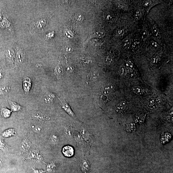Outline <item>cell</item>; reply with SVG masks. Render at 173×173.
<instances>
[{
    "label": "cell",
    "mask_w": 173,
    "mask_h": 173,
    "mask_svg": "<svg viewBox=\"0 0 173 173\" xmlns=\"http://www.w3.org/2000/svg\"><path fill=\"white\" fill-rule=\"evenodd\" d=\"M2 165V160H0V167H1Z\"/></svg>",
    "instance_id": "e575fe53"
},
{
    "label": "cell",
    "mask_w": 173,
    "mask_h": 173,
    "mask_svg": "<svg viewBox=\"0 0 173 173\" xmlns=\"http://www.w3.org/2000/svg\"><path fill=\"white\" fill-rule=\"evenodd\" d=\"M6 56L7 59L9 61L12 63H14V59L15 58V54L14 51L12 49H9L7 51L6 53Z\"/></svg>",
    "instance_id": "5bb4252c"
},
{
    "label": "cell",
    "mask_w": 173,
    "mask_h": 173,
    "mask_svg": "<svg viewBox=\"0 0 173 173\" xmlns=\"http://www.w3.org/2000/svg\"><path fill=\"white\" fill-rule=\"evenodd\" d=\"M126 129L127 132L129 133H131L135 130V128L134 125L133 124H129L127 126Z\"/></svg>",
    "instance_id": "d6986e66"
},
{
    "label": "cell",
    "mask_w": 173,
    "mask_h": 173,
    "mask_svg": "<svg viewBox=\"0 0 173 173\" xmlns=\"http://www.w3.org/2000/svg\"><path fill=\"white\" fill-rule=\"evenodd\" d=\"M152 30L154 34L156 37H158L159 35V33L157 28L156 27L153 26L152 28Z\"/></svg>",
    "instance_id": "44dd1931"
},
{
    "label": "cell",
    "mask_w": 173,
    "mask_h": 173,
    "mask_svg": "<svg viewBox=\"0 0 173 173\" xmlns=\"http://www.w3.org/2000/svg\"><path fill=\"white\" fill-rule=\"evenodd\" d=\"M105 33L103 31H98L96 32L95 34V35L97 37H102L104 35Z\"/></svg>",
    "instance_id": "7402d4cb"
},
{
    "label": "cell",
    "mask_w": 173,
    "mask_h": 173,
    "mask_svg": "<svg viewBox=\"0 0 173 173\" xmlns=\"http://www.w3.org/2000/svg\"><path fill=\"white\" fill-rule=\"evenodd\" d=\"M28 159L32 160L33 159H36L37 160H40L42 159V157L40 154H39L35 151H32L28 155Z\"/></svg>",
    "instance_id": "8fae6325"
},
{
    "label": "cell",
    "mask_w": 173,
    "mask_h": 173,
    "mask_svg": "<svg viewBox=\"0 0 173 173\" xmlns=\"http://www.w3.org/2000/svg\"><path fill=\"white\" fill-rule=\"evenodd\" d=\"M54 74L58 79H60L63 76V68L60 65L58 64L55 67Z\"/></svg>",
    "instance_id": "30bf717a"
},
{
    "label": "cell",
    "mask_w": 173,
    "mask_h": 173,
    "mask_svg": "<svg viewBox=\"0 0 173 173\" xmlns=\"http://www.w3.org/2000/svg\"><path fill=\"white\" fill-rule=\"evenodd\" d=\"M47 37L48 38H51L54 36V34L53 33H50L47 35Z\"/></svg>",
    "instance_id": "83f0119b"
},
{
    "label": "cell",
    "mask_w": 173,
    "mask_h": 173,
    "mask_svg": "<svg viewBox=\"0 0 173 173\" xmlns=\"http://www.w3.org/2000/svg\"><path fill=\"white\" fill-rule=\"evenodd\" d=\"M147 36V32L145 30L143 31L142 32V38L143 40H145L146 38V36Z\"/></svg>",
    "instance_id": "d4e9b609"
},
{
    "label": "cell",
    "mask_w": 173,
    "mask_h": 173,
    "mask_svg": "<svg viewBox=\"0 0 173 173\" xmlns=\"http://www.w3.org/2000/svg\"><path fill=\"white\" fill-rule=\"evenodd\" d=\"M4 76L3 73L2 71L0 70V80L2 79Z\"/></svg>",
    "instance_id": "f546056e"
},
{
    "label": "cell",
    "mask_w": 173,
    "mask_h": 173,
    "mask_svg": "<svg viewBox=\"0 0 173 173\" xmlns=\"http://www.w3.org/2000/svg\"><path fill=\"white\" fill-rule=\"evenodd\" d=\"M33 117L34 118L37 119L39 120L43 119L44 116L42 113L40 112H37L35 113L33 115Z\"/></svg>",
    "instance_id": "ac0fdd59"
},
{
    "label": "cell",
    "mask_w": 173,
    "mask_h": 173,
    "mask_svg": "<svg viewBox=\"0 0 173 173\" xmlns=\"http://www.w3.org/2000/svg\"><path fill=\"white\" fill-rule=\"evenodd\" d=\"M12 111L8 108H2L1 110V114L3 117L5 118H9L10 117Z\"/></svg>",
    "instance_id": "4fadbf2b"
},
{
    "label": "cell",
    "mask_w": 173,
    "mask_h": 173,
    "mask_svg": "<svg viewBox=\"0 0 173 173\" xmlns=\"http://www.w3.org/2000/svg\"><path fill=\"white\" fill-rule=\"evenodd\" d=\"M136 45L135 44V43L134 42V43H133V44H132V46L133 48H134L136 47Z\"/></svg>",
    "instance_id": "d6a6232c"
},
{
    "label": "cell",
    "mask_w": 173,
    "mask_h": 173,
    "mask_svg": "<svg viewBox=\"0 0 173 173\" xmlns=\"http://www.w3.org/2000/svg\"><path fill=\"white\" fill-rule=\"evenodd\" d=\"M107 18L108 20H109L111 18V16L110 15H109L107 16Z\"/></svg>",
    "instance_id": "836d02e7"
},
{
    "label": "cell",
    "mask_w": 173,
    "mask_h": 173,
    "mask_svg": "<svg viewBox=\"0 0 173 173\" xmlns=\"http://www.w3.org/2000/svg\"><path fill=\"white\" fill-rule=\"evenodd\" d=\"M54 94L52 93L47 92L45 95L44 100V102L46 103H50L52 102L54 98Z\"/></svg>",
    "instance_id": "7c38bea8"
},
{
    "label": "cell",
    "mask_w": 173,
    "mask_h": 173,
    "mask_svg": "<svg viewBox=\"0 0 173 173\" xmlns=\"http://www.w3.org/2000/svg\"><path fill=\"white\" fill-rule=\"evenodd\" d=\"M32 82L30 78L26 77L24 78L23 81V87L25 92L26 94L30 92L32 87Z\"/></svg>",
    "instance_id": "6da1fadb"
},
{
    "label": "cell",
    "mask_w": 173,
    "mask_h": 173,
    "mask_svg": "<svg viewBox=\"0 0 173 173\" xmlns=\"http://www.w3.org/2000/svg\"><path fill=\"white\" fill-rule=\"evenodd\" d=\"M0 150L3 151L4 152H7L8 150V145L4 140L0 138Z\"/></svg>",
    "instance_id": "2e32d148"
},
{
    "label": "cell",
    "mask_w": 173,
    "mask_h": 173,
    "mask_svg": "<svg viewBox=\"0 0 173 173\" xmlns=\"http://www.w3.org/2000/svg\"><path fill=\"white\" fill-rule=\"evenodd\" d=\"M3 137L8 138L16 135V132L15 129L13 128H9L4 131L1 134Z\"/></svg>",
    "instance_id": "52a82bcc"
},
{
    "label": "cell",
    "mask_w": 173,
    "mask_h": 173,
    "mask_svg": "<svg viewBox=\"0 0 173 173\" xmlns=\"http://www.w3.org/2000/svg\"><path fill=\"white\" fill-rule=\"evenodd\" d=\"M16 59L19 63H23L25 59V54L21 49L16 47Z\"/></svg>",
    "instance_id": "277c9868"
},
{
    "label": "cell",
    "mask_w": 173,
    "mask_h": 173,
    "mask_svg": "<svg viewBox=\"0 0 173 173\" xmlns=\"http://www.w3.org/2000/svg\"><path fill=\"white\" fill-rule=\"evenodd\" d=\"M119 35H121L124 34V29H120L119 30L118 32Z\"/></svg>",
    "instance_id": "4316f807"
},
{
    "label": "cell",
    "mask_w": 173,
    "mask_h": 173,
    "mask_svg": "<svg viewBox=\"0 0 173 173\" xmlns=\"http://www.w3.org/2000/svg\"><path fill=\"white\" fill-rule=\"evenodd\" d=\"M62 153L65 156L67 157H71L74 155V150L72 147L67 146L62 149Z\"/></svg>",
    "instance_id": "3957f363"
},
{
    "label": "cell",
    "mask_w": 173,
    "mask_h": 173,
    "mask_svg": "<svg viewBox=\"0 0 173 173\" xmlns=\"http://www.w3.org/2000/svg\"><path fill=\"white\" fill-rule=\"evenodd\" d=\"M32 129H33V130L35 132H40L41 131V128L40 127L38 126H32Z\"/></svg>",
    "instance_id": "603a6c76"
},
{
    "label": "cell",
    "mask_w": 173,
    "mask_h": 173,
    "mask_svg": "<svg viewBox=\"0 0 173 173\" xmlns=\"http://www.w3.org/2000/svg\"><path fill=\"white\" fill-rule=\"evenodd\" d=\"M113 91V89L112 86H106L102 89L101 93L102 95L109 98L112 94Z\"/></svg>",
    "instance_id": "ba28073f"
},
{
    "label": "cell",
    "mask_w": 173,
    "mask_h": 173,
    "mask_svg": "<svg viewBox=\"0 0 173 173\" xmlns=\"http://www.w3.org/2000/svg\"><path fill=\"white\" fill-rule=\"evenodd\" d=\"M150 4V2H146L145 5L146 6H149Z\"/></svg>",
    "instance_id": "1f68e13d"
},
{
    "label": "cell",
    "mask_w": 173,
    "mask_h": 173,
    "mask_svg": "<svg viewBox=\"0 0 173 173\" xmlns=\"http://www.w3.org/2000/svg\"><path fill=\"white\" fill-rule=\"evenodd\" d=\"M151 44L152 46L155 48H157L158 47V44L157 43L153 41H152L151 42Z\"/></svg>",
    "instance_id": "cb8c5ba5"
},
{
    "label": "cell",
    "mask_w": 173,
    "mask_h": 173,
    "mask_svg": "<svg viewBox=\"0 0 173 173\" xmlns=\"http://www.w3.org/2000/svg\"><path fill=\"white\" fill-rule=\"evenodd\" d=\"M128 106V104L125 101L120 102L117 106V110L118 111H121L126 109Z\"/></svg>",
    "instance_id": "9a60e30c"
},
{
    "label": "cell",
    "mask_w": 173,
    "mask_h": 173,
    "mask_svg": "<svg viewBox=\"0 0 173 173\" xmlns=\"http://www.w3.org/2000/svg\"><path fill=\"white\" fill-rule=\"evenodd\" d=\"M47 21L44 18L40 19L35 23L32 29H36L38 30H42L45 28L47 25Z\"/></svg>",
    "instance_id": "7a4b0ae2"
},
{
    "label": "cell",
    "mask_w": 173,
    "mask_h": 173,
    "mask_svg": "<svg viewBox=\"0 0 173 173\" xmlns=\"http://www.w3.org/2000/svg\"><path fill=\"white\" fill-rule=\"evenodd\" d=\"M75 19L76 21H77L78 22H81L83 20V17L81 15L77 14L75 16Z\"/></svg>",
    "instance_id": "ffe728a7"
},
{
    "label": "cell",
    "mask_w": 173,
    "mask_h": 173,
    "mask_svg": "<svg viewBox=\"0 0 173 173\" xmlns=\"http://www.w3.org/2000/svg\"><path fill=\"white\" fill-rule=\"evenodd\" d=\"M141 12L140 11H136V13H135V16L136 17H139L140 15H141Z\"/></svg>",
    "instance_id": "f1b7e54d"
},
{
    "label": "cell",
    "mask_w": 173,
    "mask_h": 173,
    "mask_svg": "<svg viewBox=\"0 0 173 173\" xmlns=\"http://www.w3.org/2000/svg\"><path fill=\"white\" fill-rule=\"evenodd\" d=\"M31 147L30 141L27 139H25L23 140L20 145V148L21 150L23 152H27L29 151Z\"/></svg>",
    "instance_id": "5b68a950"
},
{
    "label": "cell",
    "mask_w": 173,
    "mask_h": 173,
    "mask_svg": "<svg viewBox=\"0 0 173 173\" xmlns=\"http://www.w3.org/2000/svg\"><path fill=\"white\" fill-rule=\"evenodd\" d=\"M9 101L11 110L12 112H18L21 110V107L19 104L13 101L10 100Z\"/></svg>",
    "instance_id": "9c48e42d"
},
{
    "label": "cell",
    "mask_w": 173,
    "mask_h": 173,
    "mask_svg": "<svg viewBox=\"0 0 173 173\" xmlns=\"http://www.w3.org/2000/svg\"><path fill=\"white\" fill-rule=\"evenodd\" d=\"M59 99L60 100L61 102L62 108L70 116L73 117H74V113L71 110L69 105H68L67 103L64 100L60 99L59 98Z\"/></svg>",
    "instance_id": "8992f818"
},
{
    "label": "cell",
    "mask_w": 173,
    "mask_h": 173,
    "mask_svg": "<svg viewBox=\"0 0 173 173\" xmlns=\"http://www.w3.org/2000/svg\"><path fill=\"white\" fill-rule=\"evenodd\" d=\"M35 173H45V171L42 170H34Z\"/></svg>",
    "instance_id": "484cf974"
},
{
    "label": "cell",
    "mask_w": 173,
    "mask_h": 173,
    "mask_svg": "<svg viewBox=\"0 0 173 173\" xmlns=\"http://www.w3.org/2000/svg\"><path fill=\"white\" fill-rule=\"evenodd\" d=\"M118 7L120 9H123L124 8L123 6L121 4H119L118 5Z\"/></svg>",
    "instance_id": "4dcf8cb0"
},
{
    "label": "cell",
    "mask_w": 173,
    "mask_h": 173,
    "mask_svg": "<svg viewBox=\"0 0 173 173\" xmlns=\"http://www.w3.org/2000/svg\"><path fill=\"white\" fill-rule=\"evenodd\" d=\"M10 88L8 86H4L0 87V95H5L10 91Z\"/></svg>",
    "instance_id": "e0dca14e"
}]
</instances>
